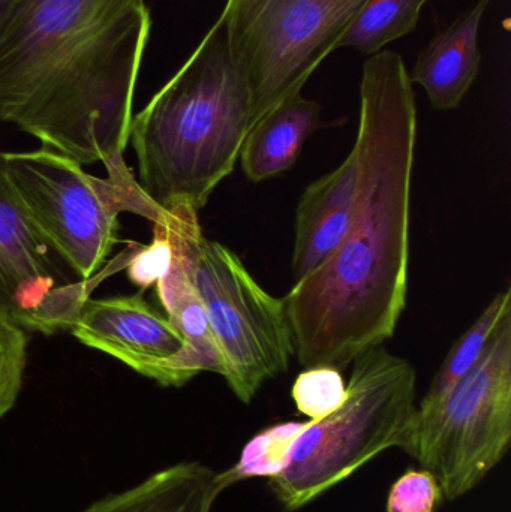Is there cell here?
<instances>
[{"label":"cell","instance_id":"1","mask_svg":"<svg viewBox=\"0 0 511 512\" xmlns=\"http://www.w3.org/2000/svg\"><path fill=\"white\" fill-rule=\"evenodd\" d=\"M417 107L401 54L381 50L363 66L354 146L356 212L332 258L284 298L300 366L345 369L395 334L407 304Z\"/></svg>","mask_w":511,"mask_h":512},{"label":"cell","instance_id":"2","mask_svg":"<svg viewBox=\"0 0 511 512\" xmlns=\"http://www.w3.org/2000/svg\"><path fill=\"white\" fill-rule=\"evenodd\" d=\"M146 0H18L0 24V122L78 164L125 153Z\"/></svg>","mask_w":511,"mask_h":512},{"label":"cell","instance_id":"3","mask_svg":"<svg viewBox=\"0 0 511 512\" xmlns=\"http://www.w3.org/2000/svg\"><path fill=\"white\" fill-rule=\"evenodd\" d=\"M252 92L221 17L182 68L134 114L138 185L164 209L200 212L230 176L251 131Z\"/></svg>","mask_w":511,"mask_h":512},{"label":"cell","instance_id":"4","mask_svg":"<svg viewBox=\"0 0 511 512\" xmlns=\"http://www.w3.org/2000/svg\"><path fill=\"white\" fill-rule=\"evenodd\" d=\"M344 403L305 421L281 474L269 480L282 507L299 510L389 448L407 453L417 405V373L405 358L374 346L353 361Z\"/></svg>","mask_w":511,"mask_h":512},{"label":"cell","instance_id":"5","mask_svg":"<svg viewBox=\"0 0 511 512\" xmlns=\"http://www.w3.org/2000/svg\"><path fill=\"white\" fill-rule=\"evenodd\" d=\"M3 159L21 206L77 279H90L107 264L120 240V213H135L152 224L167 216L138 185L123 156L105 165L107 179L45 147L3 152Z\"/></svg>","mask_w":511,"mask_h":512},{"label":"cell","instance_id":"6","mask_svg":"<svg viewBox=\"0 0 511 512\" xmlns=\"http://www.w3.org/2000/svg\"><path fill=\"white\" fill-rule=\"evenodd\" d=\"M511 441V312L480 360L434 405L417 406L407 454L431 472L449 501L482 483Z\"/></svg>","mask_w":511,"mask_h":512},{"label":"cell","instance_id":"7","mask_svg":"<svg viewBox=\"0 0 511 512\" xmlns=\"http://www.w3.org/2000/svg\"><path fill=\"white\" fill-rule=\"evenodd\" d=\"M368 0H227L228 45L252 92V126L338 50Z\"/></svg>","mask_w":511,"mask_h":512},{"label":"cell","instance_id":"8","mask_svg":"<svg viewBox=\"0 0 511 512\" xmlns=\"http://www.w3.org/2000/svg\"><path fill=\"white\" fill-rule=\"evenodd\" d=\"M192 277L224 364L222 378L249 405L264 382L287 372L294 355L284 300L270 295L227 246L206 237Z\"/></svg>","mask_w":511,"mask_h":512},{"label":"cell","instance_id":"9","mask_svg":"<svg viewBox=\"0 0 511 512\" xmlns=\"http://www.w3.org/2000/svg\"><path fill=\"white\" fill-rule=\"evenodd\" d=\"M129 259L125 249L90 279L72 280L21 206L0 152V315L47 336L71 331L90 292Z\"/></svg>","mask_w":511,"mask_h":512},{"label":"cell","instance_id":"10","mask_svg":"<svg viewBox=\"0 0 511 512\" xmlns=\"http://www.w3.org/2000/svg\"><path fill=\"white\" fill-rule=\"evenodd\" d=\"M71 333L87 348L122 361L162 387H167L171 364L185 346L168 316L141 289L132 295L87 298Z\"/></svg>","mask_w":511,"mask_h":512},{"label":"cell","instance_id":"11","mask_svg":"<svg viewBox=\"0 0 511 512\" xmlns=\"http://www.w3.org/2000/svg\"><path fill=\"white\" fill-rule=\"evenodd\" d=\"M360 158L354 146L332 173L311 183L296 210L294 283L326 264L347 236L359 195Z\"/></svg>","mask_w":511,"mask_h":512},{"label":"cell","instance_id":"12","mask_svg":"<svg viewBox=\"0 0 511 512\" xmlns=\"http://www.w3.org/2000/svg\"><path fill=\"white\" fill-rule=\"evenodd\" d=\"M492 0H477L420 51L411 83L425 89L435 110H455L476 81L482 63L479 30Z\"/></svg>","mask_w":511,"mask_h":512},{"label":"cell","instance_id":"13","mask_svg":"<svg viewBox=\"0 0 511 512\" xmlns=\"http://www.w3.org/2000/svg\"><path fill=\"white\" fill-rule=\"evenodd\" d=\"M320 114L321 105L302 93L288 96L264 114L240 152L245 176L258 183L290 170L309 135L320 126Z\"/></svg>","mask_w":511,"mask_h":512},{"label":"cell","instance_id":"14","mask_svg":"<svg viewBox=\"0 0 511 512\" xmlns=\"http://www.w3.org/2000/svg\"><path fill=\"white\" fill-rule=\"evenodd\" d=\"M224 490L219 472L201 463H180L84 512H210Z\"/></svg>","mask_w":511,"mask_h":512},{"label":"cell","instance_id":"15","mask_svg":"<svg viewBox=\"0 0 511 512\" xmlns=\"http://www.w3.org/2000/svg\"><path fill=\"white\" fill-rule=\"evenodd\" d=\"M428 0H368L339 41L338 48L351 47L375 54L416 29Z\"/></svg>","mask_w":511,"mask_h":512},{"label":"cell","instance_id":"16","mask_svg":"<svg viewBox=\"0 0 511 512\" xmlns=\"http://www.w3.org/2000/svg\"><path fill=\"white\" fill-rule=\"evenodd\" d=\"M509 312H511L510 288L495 295L494 300L483 310L482 315L453 345L443 366L435 375L431 388L420 402L419 408H426L440 402L455 387L456 382L473 369L474 364L482 357L495 328Z\"/></svg>","mask_w":511,"mask_h":512},{"label":"cell","instance_id":"17","mask_svg":"<svg viewBox=\"0 0 511 512\" xmlns=\"http://www.w3.org/2000/svg\"><path fill=\"white\" fill-rule=\"evenodd\" d=\"M303 426L305 423L297 421L279 423L255 435L243 448L239 462L219 474L224 489L249 478L272 480L281 474L290 459L294 439Z\"/></svg>","mask_w":511,"mask_h":512},{"label":"cell","instance_id":"18","mask_svg":"<svg viewBox=\"0 0 511 512\" xmlns=\"http://www.w3.org/2000/svg\"><path fill=\"white\" fill-rule=\"evenodd\" d=\"M297 411L309 421L335 412L347 397V384L335 367H309L297 376L291 390Z\"/></svg>","mask_w":511,"mask_h":512},{"label":"cell","instance_id":"19","mask_svg":"<svg viewBox=\"0 0 511 512\" xmlns=\"http://www.w3.org/2000/svg\"><path fill=\"white\" fill-rule=\"evenodd\" d=\"M27 331L0 315V418L17 402L27 363Z\"/></svg>","mask_w":511,"mask_h":512},{"label":"cell","instance_id":"20","mask_svg":"<svg viewBox=\"0 0 511 512\" xmlns=\"http://www.w3.org/2000/svg\"><path fill=\"white\" fill-rule=\"evenodd\" d=\"M443 498L440 484L425 469H408L387 498V512H434Z\"/></svg>","mask_w":511,"mask_h":512},{"label":"cell","instance_id":"21","mask_svg":"<svg viewBox=\"0 0 511 512\" xmlns=\"http://www.w3.org/2000/svg\"><path fill=\"white\" fill-rule=\"evenodd\" d=\"M173 261V246L167 228L153 224V239L149 245H138L126 265L129 280L141 291L155 285L170 268Z\"/></svg>","mask_w":511,"mask_h":512},{"label":"cell","instance_id":"22","mask_svg":"<svg viewBox=\"0 0 511 512\" xmlns=\"http://www.w3.org/2000/svg\"><path fill=\"white\" fill-rule=\"evenodd\" d=\"M18 0H0V24H2V21L5 20L6 15L9 14V11H11L12 6L17 3Z\"/></svg>","mask_w":511,"mask_h":512}]
</instances>
